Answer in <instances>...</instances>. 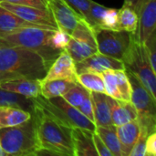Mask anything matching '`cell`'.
Wrapping results in <instances>:
<instances>
[{
    "label": "cell",
    "mask_w": 156,
    "mask_h": 156,
    "mask_svg": "<svg viewBox=\"0 0 156 156\" xmlns=\"http://www.w3.org/2000/svg\"><path fill=\"white\" fill-rule=\"evenodd\" d=\"M42 80H69L78 82L75 62L66 50H62L56 58Z\"/></svg>",
    "instance_id": "cell-15"
},
{
    "label": "cell",
    "mask_w": 156,
    "mask_h": 156,
    "mask_svg": "<svg viewBox=\"0 0 156 156\" xmlns=\"http://www.w3.org/2000/svg\"><path fill=\"white\" fill-rule=\"evenodd\" d=\"M125 70V69H124ZM132 87L131 101L137 111V122L141 133L148 137L156 129V99L133 73L125 70Z\"/></svg>",
    "instance_id": "cell-5"
},
{
    "label": "cell",
    "mask_w": 156,
    "mask_h": 156,
    "mask_svg": "<svg viewBox=\"0 0 156 156\" xmlns=\"http://www.w3.org/2000/svg\"><path fill=\"white\" fill-rule=\"evenodd\" d=\"M0 144L7 156L37 155L41 146L34 113L31 112V117L18 125L1 128Z\"/></svg>",
    "instance_id": "cell-4"
},
{
    "label": "cell",
    "mask_w": 156,
    "mask_h": 156,
    "mask_svg": "<svg viewBox=\"0 0 156 156\" xmlns=\"http://www.w3.org/2000/svg\"><path fill=\"white\" fill-rule=\"evenodd\" d=\"M55 31L39 27H23L13 33L0 37V46L21 47L32 49L44 58L49 68L62 51L54 48L52 44V37Z\"/></svg>",
    "instance_id": "cell-3"
},
{
    "label": "cell",
    "mask_w": 156,
    "mask_h": 156,
    "mask_svg": "<svg viewBox=\"0 0 156 156\" xmlns=\"http://www.w3.org/2000/svg\"><path fill=\"white\" fill-rule=\"evenodd\" d=\"M145 156H156V132L149 134L146 139Z\"/></svg>",
    "instance_id": "cell-35"
},
{
    "label": "cell",
    "mask_w": 156,
    "mask_h": 156,
    "mask_svg": "<svg viewBox=\"0 0 156 156\" xmlns=\"http://www.w3.org/2000/svg\"><path fill=\"white\" fill-rule=\"evenodd\" d=\"M153 70L156 73V32H153L143 43Z\"/></svg>",
    "instance_id": "cell-31"
},
{
    "label": "cell",
    "mask_w": 156,
    "mask_h": 156,
    "mask_svg": "<svg viewBox=\"0 0 156 156\" xmlns=\"http://www.w3.org/2000/svg\"><path fill=\"white\" fill-rule=\"evenodd\" d=\"M77 81L90 91L105 93L104 81L101 73L82 72L77 74Z\"/></svg>",
    "instance_id": "cell-28"
},
{
    "label": "cell",
    "mask_w": 156,
    "mask_h": 156,
    "mask_svg": "<svg viewBox=\"0 0 156 156\" xmlns=\"http://www.w3.org/2000/svg\"><path fill=\"white\" fill-rule=\"evenodd\" d=\"M90 12L95 27H100L111 29H120L118 26L119 9L109 8L92 1Z\"/></svg>",
    "instance_id": "cell-18"
},
{
    "label": "cell",
    "mask_w": 156,
    "mask_h": 156,
    "mask_svg": "<svg viewBox=\"0 0 156 156\" xmlns=\"http://www.w3.org/2000/svg\"><path fill=\"white\" fill-rule=\"evenodd\" d=\"M117 127L112 124L110 126H96L95 133L100 136L112 156H122L120 141L117 135Z\"/></svg>",
    "instance_id": "cell-25"
},
{
    "label": "cell",
    "mask_w": 156,
    "mask_h": 156,
    "mask_svg": "<svg viewBox=\"0 0 156 156\" xmlns=\"http://www.w3.org/2000/svg\"><path fill=\"white\" fill-rule=\"evenodd\" d=\"M64 100L75 108H79L83 102L90 98V91L77 83L68 92L62 95Z\"/></svg>",
    "instance_id": "cell-29"
},
{
    "label": "cell",
    "mask_w": 156,
    "mask_h": 156,
    "mask_svg": "<svg viewBox=\"0 0 156 156\" xmlns=\"http://www.w3.org/2000/svg\"><path fill=\"white\" fill-rule=\"evenodd\" d=\"M74 62H79L93 54L98 53V46L91 27L80 18L70 34L65 49Z\"/></svg>",
    "instance_id": "cell-7"
},
{
    "label": "cell",
    "mask_w": 156,
    "mask_h": 156,
    "mask_svg": "<svg viewBox=\"0 0 156 156\" xmlns=\"http://www.w3.org/2000/svg\"><path fill=\"white\" fill-rule=\"evenodd\" d=\"M96 38L98 52L122 60L129 47L132 34L122 29H111L96 27L92 28Z\"/></svg>",
    "instance_id": "cell-9"
},
{
    "label": "cell",
    "mask_w": 156,
    "mask_h": 156,
    "mask_svg": "<svg viewBox=\"0 0 156 156\" xmlns=\"http://www.w3.org/2000/svg\"><path fill=\"white\" fill-rule=\"evenodd\" d=\"M137 119V111L133 102L112 98V121L118 127Z\"/></svg>",
    "instance_id": "cell-22"
},
{
    "label": "cell",
    "mask_w": 156,
    "mask_h": 156,
    "mask_svg": "<svg viewBox=\"0 0 156 156\" xmlns=\"http://www.w3.org/2000/svg\"><path fill=\"white\" fill-rule=\"evenodd\" d=\"M90 27H95V24L90 16V5L91 0H65Z\"/></svg>",
    "instance_id": "cell-30"
},
{
    "label": "cell",
    "mask_w": 156,
    "mask_h": 156,
    "mask_svg": "<svg viewBox=\"0 0 156 156\" xmlns=\"http://www.w3.org/2000/svg\"><path fill=\"white\" fill-rule=\"evenodd\" d=\"M101 75L107 95L116 100L131 101L132 87L124 69H107L101 72Z\"/></svg>",
    "instance_id": "cell-11"
},
{
    "label": "cell",
    "mask_w": 156,
    "mask_h": 156,
    "mask_svg": "<svg viewBox=\"0 0 156 156\" xmlns=\"http://www.w3.org/2000/svg\"><path fill=\"white\" fill-rule=\"evenodd\" d=\"M122 61L124 69L138 78L151 95L156 99V73L150 65L144 45L137 40L135 34H132L129 47Z\"/></svg>",
    "instance_id": "cell-6"
},
{
    "label": "cell",
    "mask_w": 156,
    "mask_h": 156,
    "mask_svg": "<svg viewBox=\"0 0 156 156\" xmlns=\"http://www.w3.org/2000/svg\"><path fill=\"white\" fill-rule=\"evenodd\" d=\"M118 26L122 30L135 34L138 27V14L130 6L123 5L118 12Z\"/></svg>",
    "instance_id": "cell-27"
},
{
    "label": "cell",
    "mask_w": 156,
    "mask_h": 156,
    "mask_svg": "<svg viewBox=\"0 0 156 156\" xmlns=\"http://www.w3.org/2000/svg\"><path fill=\"white\" fill-rule=\"evenodd\" d=\"M0 88L27 98L36 99L40 96V80L19 79L0 83Z\"/></svg>",
    "instance_id": "cell-17"
},
{
    "label": "cell",
    "mask_w": 156,
    "mask_h": 156,
    "mask_svg": "<svg viewBox=\"0 0 156 156\" xmlns=\"http://www.w3.org/2000/svg\"><path fill=\"white\" fill-rule=\"evenodd\" d=\"M46 8L52 15L58 28L71 34L79 20L82 18L65 0H43Z\"/></svg>",
    "instance_id": "cell-10"
},
{
    "label": "cell",
    "mask_w": 156,
    "mask_h": 156,
    "mask_svg": "<svg viewBox=\"0 0 156 156\" xmlns=\"http://www.w3.org/2000/svg\"><path fill=\"white\" fill-rule=\"evenodd\" d=\"M48 69L44 58L32 49L0 46V83L19 80H42Z\"/></svg>",
    "instance_id": "cell-2"
},
{
    "label": "cell",
    "mask_w": 156,
    "mask_h": 156,
    "mask_svg": "<svg viewBox=\"0 0 156 156\" xmlns=\"http://www.w3.org/2000/svg\"><path fill=\"white\" fill-rule=\"evenodd\" d=\"M93 143L99 156H112V154L110 152V150L107 148L105 144L102 142V140L95 132L93 133Z\"/></svg>",
    "instance_id": "cell-34"
},
{
    "label": "cell",
    "mask_w": 156,
    "mask_h": 156,
    "mask_svg": "<svg viewBox=\"0 0 156 156\" xmlns=\"http://www.w3.org/2000/svg\"><path fill=\"white\" fill-rule=\"evenodd\" d=\"M77 83L69 80H40V96L45 99L62 96Z\"/></svg>",
    "instance_id": "cell-24"
},
{
    "label": "cell",
    "mask_w": 156,
    "mask_h": 156,
    "mask_svg": "<svg viewBox=\"0 0 156 156\" xmlns=\"http://www.w3.org/2000/svg\"><path fill=\"white\" fill-rule=\"evenodd\" d=\"M92 101L94 123L96 126L112 125V97L102 92L90 91Z\"/></svg>",
    "instance_id": "cell-16"
},
{
    "label": "cell",
    "mask_w": 156,
    "mask_h": 156,
    "mask_svg": "<svg viewBox=\"0 0 156 156\" xmlns=\"http://www.w3.org/2000/svg\"><path fill=\"white\" fill-rule=\"evenodd\" d=\"M146 136L140 134L136 144L133 147L130 156H145V144H146Z\"/></svg>",
    "instance_id": "cell-33"
},
{
    "label": "cell",
    "mask_w": 156,
    "mask_h": 156,
    "mask_svg": "<svg viewBox=\"0 0 156 156\" xmlns=\"http://www.w3.org/2000/svg\"><path fill=\"white\" fill-rule=\"evenodd\" d=\"M138 14V27L135 37L140 43H144L146 38L155 31L156 0H143Z\"/></svg>",
    "instance_id": "cell-14"
},
{
    "label": "cell",
    "mask_w": 156,
    "mask_h": 156,
    "mask_svg": "<svg viewBox=\"0 0 156 156\" xmlns=\"http://www.w3.org/2000/svg\"><path fill=\"white\" fill-rule=\"evenodd\" d=\"M0 105H10L32 112L34 110L35 100L6 91L0 88Z\"/></svg>",
    "instance_id": "cell-26"
},
{
    "label": "cell",
    "mask_w": 156,
    "mask_h": 156,
    "mask_svg": "<svg viewBox=\"0 0 156 156\" xmlns=\"http://www.w3.org/2000/svg\"><path fill=\"white\" fill-rule=\"evenodd\" d=\"M75 68L77 74L82 72L101 73L107 69H124V65L122 60L102 55L98 52L79 62H76Z\"/></svg>",
    "instance_id": "cell-13"
},
{
    "label": "cell",
    "mask_w": 156,
    "mask_h": 156,
    "mask_svg": "<svg viewBox=\"0 0 156 156\" xmlns=\"http://www.w3.org/2000/svg\"><path fill=\"white\" fill-rule=\"evenodd\" d=\"M143 0H124V5L130 6L131 8H133L136 13L139 10V7L141 5Z\"/></svg>",
    "instance_id": "cell-36"
},
{
    "label": "cell",
    "mask_w": 156,
    "mask_h": 156,
    "mask_svg": "<svg viewBox=\"0 0 156 156\" xmlns=\"http://www.w3.org/2000/svg\"><path fill=\"white\" fill-rule=\"evenodd\" d=\"M35 100L52 114L70 125L72 128L79 127L92 132L95 131L96 125L94 122L84 116L77 108L66 101L62 96H58L51 99H45L42 96H38Z\"/></svg>",
    "instance_id": "cell-8"
},
{
    "label": "cell",
    "mask_w": 156,
    "mask_h": 156,
    "mask_svg": "<svg viewBox=\"0 0 156 156\" xmlns=\"http://www.w3.org/2000/svg\"><path fill=\"white\" fill-rule=\"evenodd\" d=\"M0 156H7V154H5V152L3 150V148H2V145H1V144H0Z\"/></svg>",
    "instance_id": "cell-37"
},
{
    "label": "cell",
    "mask_w": 156,
    "mask_h": 156,
    "mask_svg": "<svg viewBox=\"0 0 156 156\" xmlns=\"http://www.w3.org/2000/svg\"><path fill=\"white\" fill-rule=\"evenodd\" d=\"M92 131L75 127L72 130L75 156H99L93 143Z\"/></svg>",
    "instance_id": "cell-20"
},
{
    "label": "cell",
    "mask_w": 156,
    "mask_h": 156,
    "mask_svg": "<svg viewBox=\"0 0 156 156\" xmlns=\"http://www.w3.org/2000/svg\"><path fill=\"white\" fill-rule=\"evenodd\" d=\"M23 27H39V28H44V29L57 30V29L50 28V27H43V26L27 22L25 19L16 16V14L12 13L11 11L0 5V37L13 33L16 30L23 28Z\"/></svg>",
    "instance_id": "cell-19"
},
{
    "label": "cell",
    "mask_w": 156,
    "mask_h": 156,
    "mask_svg": "<svg viewBox=\"0 0 156 156\" xmlns=\"http://www.w3.org/2000/svg\"><path fill=\"white\" fill-rule=\"evenodd\" d=\"M117 135L120 141L122 155L130 156L131 151L136 144L140 133V126L137 120H133L117 127Z\"/></svg>",
    "instance_id": "cell-21"
},
{
    "label": "cell",
    "mask_w": 156,
    "mask_h": 156,
    "mask_svg": "<svg viewBox=\"0 0 156 156\" xmlns=\"http://www.w3.org/2000/svg\"><path fill=\"white\" fill-rule=\"evenodd\" d=\"M32 112L36 117L41 149L50 152L53 155L75 156L73 128L52 114L36 100Z\"/></svg>",
    "instance_id": "cell-1"
},
{
    "label": "cell",
    "mask_w": 156,
    "mask_h": 156,
    "mask_svg": "<svg viewBox=\"0 0 156 156\" xmlns=\"http://www.w3.org/2000/svg\"><path fill=\"white\" fill-rule=\"evenodd\" d=\"M0 2H7L15 5H27L32 6L39 9H47L46 5L43 0H0Z\"/></svg>",
    "instance_id": "cell-32"
},
{
    "label": "cell",
    "mask_w": 156,
    "mask_h": 156,
    "mask_svg": "<svg viewBox=\"0 0 156 156\" xmlns=\"http://www.w3.org/2000/svg\"><path fill=\"white\" fill-rule=\"evenodd\" d=\"M0 5L27 22L53 29H58L52 15L48 9H39L32 6L15 5L7 2H0Z\"/></svg>",
    "instance_id": "cell-12"
},
{
    "label": "cell",
    "mask_w": 156,
    "mask_h": 156,
    "mask_svg": "<svg viewBox=\"0 0 156 156\" xmlns=\"http://www.w3.org/2000/svg\"><path fill=\"white\" fill-rule=\"evenodd\" d=\"M31 117V112L10 105H0V129L18 125Z\"/></svg>",
    "instance_id": "cell-23"
}]
</instances>
